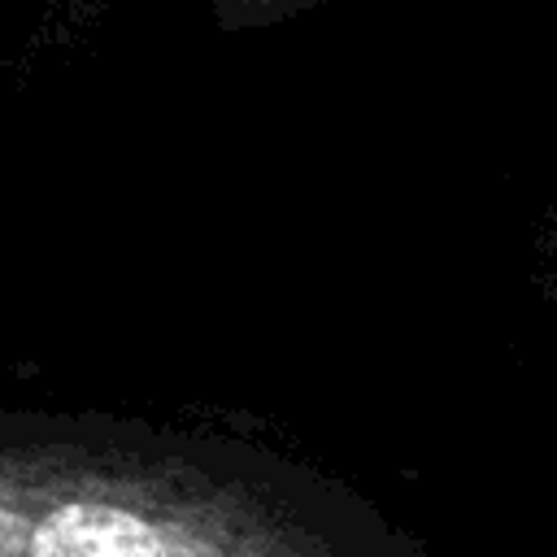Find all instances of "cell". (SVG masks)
I'll return each instance as SVG.
<instances>
[{"label": "cell", "instance_id": "cell-1", "mask_svg": "<svg viewBox=\"0 0 557 557\" xmlns=\"http://www.w3.org/2000/svg\"><path fill=\"white\" fill-rule=\"evenodd\" d=\"M0 557H422V544L248 440L0 409Z\"/></svg>", "mask_w": 557, "mask_h": 557}, {"label": "cell", "instance_id": "cell-2", "mask_svg": "<svg viewBox=\"0 0 557 557\" xmlns=\"http://www.w3.org/2000/svg\"><path fill=\"white\" fill-rule=\"evenodd\" d=\"M300 4H309V0H218V13H222V22L239 26V22H274L278 13L300 9Z\"/></svg>", "mask_w": 557, "mask_h": 557}]
</instances>
